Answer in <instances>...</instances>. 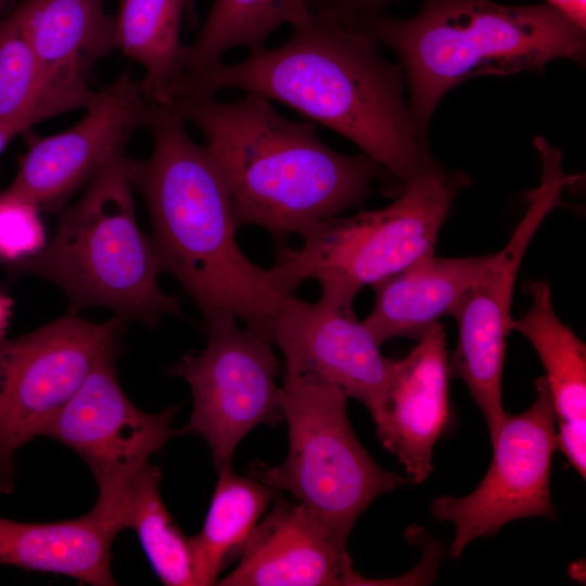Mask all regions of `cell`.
Segmentation results:
<instances>
[{"mask_svg": "<svg viewBox=\"0 0 586 586\" xmlns=\"http://www.w3.org/2000/svg\"><path fill=\"white\" fill-rule=\"evenodd\" d=\"M377 44L364 29L314 14L278 47L183 75L175 94L239 89L277 101L352 141L402 186L432 157L409 117L402 67Z\"/></svg>", "mask_w": 586, "mask_h": 586, "instance_id": "6da1fadb", "label": "cell"}, {"mask_svg": "<svg viewBox=\"0 0 586 586\" xmlns=\"http://www.w3.org/2000/svg\"><path fill=\"white\" fill-rule=\"evenodd\" d=\"M184 124L171 109L151 102L143 125L152 138L151 154L129 158L162 271L180 282L206 328L241 320L272 342L275 317L292 292L275 266H257L242 252L226 183Z\"/></svg>", "mask_w": 586, "mask_h": 586, "instance_id": "7a4b0ae2", "label": "cell"}, {"mask_svg": "<svg viewBox=\"0 0 586 586\" xmlns=\"http://www.w3.org/2000/svg\"><path fill=\"white\" fill-rule=\"evenodd\" d=\"M171 109L195 126L229 192L238 228L266 230L277 249L362 204L390 173L365 153L328 146L313 122H295L262 95L221 101L187 92ZM391 176V175H390Z\"/></svg>", "mask_w": 586, "mask_h": 586, "instance_id": "3957f363", "label": "cell"}, {"mask_svg": "<svg viewBox=\"0 0 586 586\" xmlns=\"http://www.w3.org/2000/svg\"><path fill=\"white\" fill-rule=\"evenodd\" d=\"M364 30L400 59L407 110L423 140L437 104L459 84L482 75L538 71L557 59L582 64L586 51L585 29L546 2L422 0L416 15H381Z\"/></svg>", "mask_w": 586, "mask_h": 586, "instance_id": "277c9868", "label": "cell"}, {"mask_svg": "<svg viewBox=\"0 0 586 586\" xmlns=\"http://www.w3.org/2000/svg\"><path fill=\"white\" fill-rule=\"evenodd\" d=\"M132 190L129 157L123 153L93 176L76 203L58 213L53 238L16 269L60 288L75 314L104 307L149 327L167 315L183 316L177 298L158 285L162 267L138 226Z\"/></svg>", "mask_w": 586, "mask_h": 586, "instance_id": "5b68a950", "label": "cell"}, {"mask_svg": "<svg viewBox=\"0 0 586 586\" xmlns=\"http://www.w3.org/2000/svg\"><path fill=\"white\" fill-rule=\"evenodd\" d=\"M468 177L433 158L416 171L387 206L340 215L307 233L300 249L277 250L275 267L290 291L307 279L319 300L353 308L366 286L434 252L440 231Z\"/></svg>", "mask_w": 586, "mask_h": 586, "instance_id": "8992f818", "label": "cell"}, {"mask_svg": "<svg viewBox=\"0 0 586 586\" xmlns=\"http://www.w3.org/2000/svg\"><path fill=\"white\" fill-rule=\"evenodd\" d=\"M347 398L337 386L284 375L280 405L288 456L279 466L256 461L249 470L291 493L344 540L377 497L412 483L381 468L362 447L347 418Z\"/></svg>", "mask_w": 586, "mask_h": 586, "instance_id": "52a82bcc", "label": "cell"}, {"mask_svg": "<svg viewBox=\"0 0 586 586\" xmlns=\"http://www.w3.org/2000/svg\"><path fill=\"white\" fill-rule=\"evenodd\" d=\"M125 320L93 323L68 311L30 333L0 340V492L12 489L15 455L69 400L99 359L117 348Z\"/></svg>", "mask_w": 586, "mask_h": 586, "instance_id": "ba28073f", "label": "cell"}, {"mask_svg": "<svg viewBox=\"0 0 586 586\" xmlns=\"http://www.w3.org/2000/svg\"><path fill=\"white\" fill-rule=\"evenodd\" d=\"M542 163L539 184L530 192L527 209L507 244L466 295L454 317L458 340L449 358L450 374L462 380L484 416L492 443L507 416L501 382L510 332L513 289L526 250L537 229L561 204L575 177L562 167V152L544 138L534 141Z\"/></svg>", "mask_w": 586, "mask_h": 586, "instance_id": "9c48e42d", "label": "cell"}, {"mask_svg": "<svg viewBox=\"0 0 586 586\" xmlns=\"http://www.w3.org/2000/svg\"><path fill=\"white\" fill-rule=\"evenodd\" d=\"M206 330V347L184 355L169 371L192 392L186 430L206 441L220 471L231 466L237 446L251 430L283 418L276 382L279 362L270 340L234 320Z\"/></svg>", "mask_w": 586, "mask_h": 586, "instance_id": "30bf717a", "label": "cell"}, {"mask_svg": "<svg viewBox=\"0 0 586 586\" xmlns=\"http://www.w3.org/2000/svg\"><path fill=\"white\" fill-rule=\"evenodd\" d=\"M116 349L104 354L43 431L77 453L92 472L100 509L122 526L130 487L149 458L177 434V407L149 413L124 393L115 366Z\"/></svg>", "mask_w": 586, "mask_h": 586, "instance_id": "8fae6325", "label": "cell"}, {"mask_svg": "<svg viewBox=\"0 0 586 586\" xmlns=\"http://www.w3.org/2000/svg\"><path fill=\"white\" fill-rule=\"evenodd\" d=\"M535 400L525 411L507 413L493 443L492 463L477 487L463 497L440 496L431 505L437 521L455 526L449 550L454 559L474 539L492 536L511 521L556 518L550 470L557 419L544 375L535 381Z\"/></svg>", "mask_w": 586, "mask_h": 586, "instance_id": "7c38bea8", "label": "cell"}, {"mask_svg": "<svg viewBox=\"0 0 586 586\" xmlns=\"http://www.w3.org/2000/svg\"><path fill=\"white\" fill-rule=\"evenodd\" d=\"M151 100L142 81L125 71L95 91L85 115L72 127L35 137L18 161L17 173L1 195L59 213L144 125Z\"/></svg>", "mask_w": 586, "mask_h": 586, "instance_id": "4fadbf2b", "label": "cell"}, {"mask_svg": "<svg viewBox=\"0 0 586 586\" xmlns=\"http://www.w3.org/2000/svg\"><path fill=\"white\" fill-rule=\"evenodd\" d=\"M271 340L284 356V375L340 387L377 412L393 359L353 308L309 303L288 295L277 313Z\"/></svg>", "mask_w": 586, "mask_h": 586, "instance_id": "5bb4252c", "label": "cell"}, {"mask_svg": "<svg viewBox=\"0 0 586 586\" xmlns=\"http://www.w3.org/2000/svg\"><path fill=\"white\" fill-rule=\"evenodd\" d=\"M347 540L304 504L277 498L242 546L224 586L378 585L353 568Z\"/></svg>", "mask_w": 586, "mask_h": 586, "instance_id": "9a60e30c", "label": "cell"}, {"mask_svg": "<svg viewBox=\"0 0 586 586\" xmlns=\"http://www.w3.org/2000/svg\"><path fill=\"white\" fill-rule=\"evenodd\" d=\"M450 375L446 335L437 322L408 355L393 359L387 387L372 416L378 438L413 484H421L433 470V447L450 418Z\"/></svg>", "mask_w": 586, "mask_h": 586, "instance_id": "2e32d148", "label": "cell"}, {"mask_svg": "<svg viewBox=\"0 0 586 586\" xmlns=\"http://www.w3.org/2000/svg\"><path fill=\"white\" fill-rule=\"evenodd\" d=\"M44 75L59 114L85 109L92 67L116 49L115 16L103 0H23L12 12Z\"/></svg>", "mask_w": 586, "mask_h": 586, "instance_id": "e0dca14e", "label": "cell"}, {"mask_svg": "<svg viewBox=\"0 0 586 586\" xmlns=\"http://www.w3.org/2000/svg\"><path fill=\"white\" fill-rule=\"evenodd\" d=\"M489 259L428 254L371 286L373 305L362 321L380 345L394 337L418 340L442 317L456 316Z\"/></svg>", "mask_w": 586, "mask_h": 586, "instance_id": "ac0fdd59", "label": "cell"}, {"mask_svg": "<svg viewBox=\"0 0 586 586\" xmlns=\"http://www.w3.org/2000/svg\"><path fill=\"white\" fill-rule=\"evenodd\" d=\"M524 289L532 305L522 317L511 319L510 331L525 336L535 348L556 413V448L585 479L586 345L557 316L547 281L528 279Z\"/></svg>", "mask_w": 586, "mask_h": 586, "instance_id": "d6986e66", "label": "cell"}, {"mask_svg": "<svg viewBox=\"0 0 586 586\" xmlns=\"http://www.w3.org/2000/svg\"><path fill=\"white\" fill-rule=\"evenodd\" d=\"M118 523L93 506L86 514L59 522L33 523L0 515V564L62 574L80 584L111 586V546Z\"/></svg>", "mask_w": 586, "mask_h": 586, "instance_id": "ffe728a7", "label": "cell"}, {"mask_svg": "<svg viewBox=\"0 0 586 586\" xmlns=\"http://www.w3.org/2000/svg\"><path fill=\"white\" fill-rule=\"evenodd\" d=\"M183 14L196 22L194 0H120L115 16L116 49L139 63L149 99L169 106L183 76L180 27Z\"/></svg>", "mask_w": 586, "mask_h": 586, "instance_id": "44dd1931", "label": "cell"}, {"mask_svg": "<svg viewBox=\"0 0 586 586\" xmlns=\"http://www.w3.org/2000/svg\"><path fill=\"white\" fill-rule=\"evenodd\" d=\"M202 530L189 538L196 586L217 584L232 556L239 552L273 499L276 489L221 469Z\"/></svg>", "mask_w": 586, "mask_h": 586, "instance_id": "7402d4cb", "label": "cell"}, {"mask_svg": "<svg viewBox=\"0 0 586 586\" xmlns=\"http://www.w3.org/2000/svg\"><path fill=\"white\" fill-rule=\"evenodd\" d=\"M313 17L307 0H214L195 39L183 47V75L218 65L232 49L263 48L281 25L296 28Z\"/></svg>", "mask_w": 586, "mask_h": 586, "instance_id": "603a6c76", "label": "cell"}, {"mask_svg": "<svg viewBox=\"0 0 586 586\" xmlns=\"http://www.w3.org/2000/svg\"><path fill=\"white\" fill-rule=\"evenodd\" d=\"M161 470L145 463L138 472L122 514L160 581L168 586H196L190 540L166 509L160 493Z\"/></svg>", "mask_w": 586, "mask_h": 586, "instance_id": "cb8c5ba5", "label": "cell"}, {"mask_svg": "<svg viewBox=\"0 0 586 586\" xmlns=\"http://www.w3.org/2000/svg\"><path fill=\"white\" fill-rule=\"evenodd\" d=\"M60 115L36 54L13 13L0 17V126L22 133Z\"/></svg>", "mask_w": 586, "mask_h": 586, "instance_id": "d4e9b609", "label": "cell"}, {"mask_svg": "<svg viewBox=\"0 0 586 586\" xmlns=\"http://www.w3.org/2000/svg\"><path fill=\"white\" fill-rule=\"evenodd\" d=\"M40 209L0 194V258L21 262L43 249L46 233Z\"/></svg>", "mask_w": 586, "mask_h": 586, "instance_id": "484cf974", "label": "cell"}, {"mask_svg": "<svg viewBox=\"0 0 586 586\" xmlns=\"http://www.w3.org/2000/svg\"><path fill=\"white\" fill-rule=\"evenodd\" d=\"M396 0H307L313 14L364 29Z\"/></svg>", "mask_w": 586, "mask_h": 586, "instance_id": "4316f807", "label": "cell"}, {"mask_svg": "<svg viewBox=\"0 0 586 586\" xmlns=\"http://www.w3.org/2000/svg\"><path fill=\"white\" fill-rule=\"evenodd\" d=\"M581 28H586V0H546Z\"/></svg>", "mask_w": 586, "mask_h": 586, "instance_id": "83f0119b", "label": "cell"}, {"mask_svg": "<svg viewBox=\"0 0 586 586\" xmlns=\"http://www.w3.org/2000/svg\"><path fill=\"white\" fill-rule=\"evenodd\" d=\"M11 301L0 294V340L3 339L4 329L10 315Z\"/></svg>", "mask_w": 586, "mask_h": 586, "instance_id": "f1b7e54d", "label": "cell"}, {"mask_svg": "<svg viewBox=\"0 0 586 586\" xmlns=\"http://www.w3.org/2000/svg\"><path fill=\"white\" fill-rule=\"evenodd\" d=\"M21 133L17 129L0 126V155L9 143Z\"/></svg>", "mask_w": 586, "mask_h": 586, "instance_id": "f546056e", "label": "cell"}, {"mask_svg": "<svg viewBox=\"0 0 586 586\" xmlns=\"http://www.w3.org/2000/svg\"><path fill=\"white\" fill-rule=\"evenodd\" d=\"M11 1H12V0H0V17H2L3 11L5 10V8L8 7V4H9Z\"/></svg>", "mask_w": 586, "mask_h": 586, "instance_id": "4dcf8cb0", "label": "cell"}]
</instances>
